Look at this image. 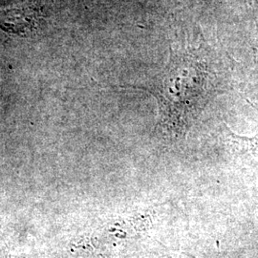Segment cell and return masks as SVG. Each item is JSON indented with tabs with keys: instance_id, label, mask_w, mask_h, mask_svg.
Segmentation results:
<instances>
[{
	"instance_id": "cell-1",
	"label": "cell",
	"mask_w": 258,
	"mask_h": 258,
	"mask_svg": "<svg viewBox=\"0 0 258 258\" xmlns=\"http://www.w3.org/2000/svg\"><path fill=\"white\" fill-rule=\"evenodd\" d=\"M207 49L172 54L168 64L144 90L159 107L158 129L171 141L185 139L212 99L224 91L226 72Z\"/></svg>"
},
{
	"instance_id": "cell-2",
	"label": "cell",
	"mask_w": 258,
	"mask_h": 258,
	"mask_svg": "<svg viewBox=\"0 0 258 258\" xmlns=\"http://www.w3.org/2000/svg\"><path fill=\"white\" fill-rule=\"evenodd\" d=\"M150 211L134 212L104 222L72 244L73 254L80 258H114L152 226Z\"/></svg>"
},
{
	"instance_id": "cell-3",
	"label": "cell",
	"mask_w": 258,
	"mask_h": 258,
	"mask_svg": "<svg viewBox=\"0 0 258 258\" xmlns=\"http://www.w3.org/2000/svg\"><path fill=\"white\" fill-rule=\"evenodd\" d=\"M228 139L233 149L244 156L250 157L258 161V134L252 137L240 136L227 127Z\"/></svg>"
},
{
	"instance_id": "cell-4",
	"label": "cell",
	"mask_w": 258,
	"mask_h": 258,
	"mask_svg": "<svg viewBox=\"0 0 258 258\" xmlns=\"http://www.w3.org/2000/svg\"><path fill=\"white\" fill-rule=\"evenodd\" d=\"M256 2H257V3H258V0H256Z\"/></svg>"
}]
</instances>
